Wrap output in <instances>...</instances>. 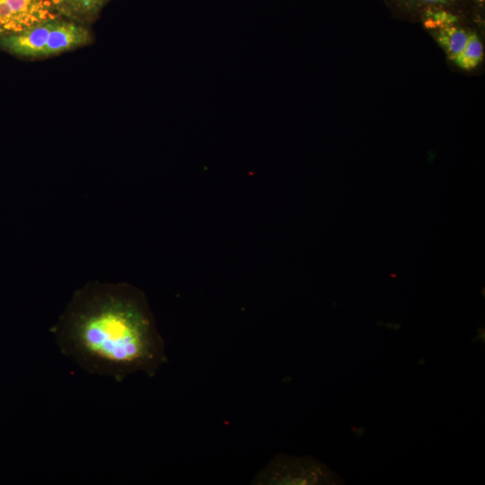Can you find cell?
Returning <instances> with one entry per match:
<instances>
[{"label":"cell","mask_w":485,"mask_h":485,"mask_svg":"<svg viewBox=\"0 0 485 485\" xmlns=\"http://www.w3.org/2000/svg\"><path fill=\"white\" fill-rule=\"evenodd\" d=\"M52 332L61 353L82 369L116 381L137 372L154 375L167 360L144 304L121 287L83 289Z\"/></svg>","instance_id":"obj_1"},{"label":"cell","mask_w":485,"mask_h":485,"mask_svg":"<svg viewBox=\"0 0 485 485\" xmlns=\"http://www.w3.org/2000/svg\"><path fill=\"white\" fill-rule=\"evenodd\" d=\"M419 23L441 48L453 71L464 75L483 73L484 26L449 11L429 12Z\"/></svg>","instance_id":"obj_2"},{"label":"cell","mask_w":485,"mask_h":485,"mask_svg":"<svg viewBox=\"0 0 485 485\" xmlns=\"http://www.w3.org/2000/svg\"><path fill=\"white\" fill-rule=\"evenodd\" d=\"M86 25L58 16L20 33L0 38V48L23 57H44L89 44Z\"/></svg>","instance_id":"obj_3"},{"label":"cell","mask_w":485,"mask_h":485,"mask_svg":"<svg viewBox=\"0 0 485 485\" xmlns=\"http://www.w3.org/2000/svg\"><path fill=\"white\" fill-rule=\"evenodd\" d=\"M395 19L419 22L428 13L449 11L484 26L485 0H382Z\"/></svg>","instance_id":"obj_4"},{"label":"cell","mask_w":485,"mask_h":485,"mask_svg":"<svg viewBox=\"0 0 485 485\" xmlns=\"http://www.w3.org/2000/svg\"><path fill=\"white\" fill-rule=\"evenodd\" d=\"M338 478L322 463L309 459L278 456L263 469L258 484H322Z\"/></svg>","instance_id":"obj_5"},{"label":"cell","mask_w":485,"mask_h":485,"mask_svg":"<svg viewBox=\"0 0 485 485\" xmlns=\"http://www.w3.org/2000/svg\"><path fill=\"white\" fill-rule=\"evenodd\" d=\"M58 16L53 0H0V38Z\"/></svg>","instance_id":"obj_6"},{"label":"cell","mask_w":485,"mask_h":485,"mask_svg":"<svg viewBox=\"0 0 485 485\" xmlns=\"http://www.w3.org/2000/svg\"><path fill=\"white\" fill-rule=\"evenodd\" d=\"M110 0H53L59 14L86 25L94 21Z\"/></svg>","instance_id":"obj_7"}]
</instances>
